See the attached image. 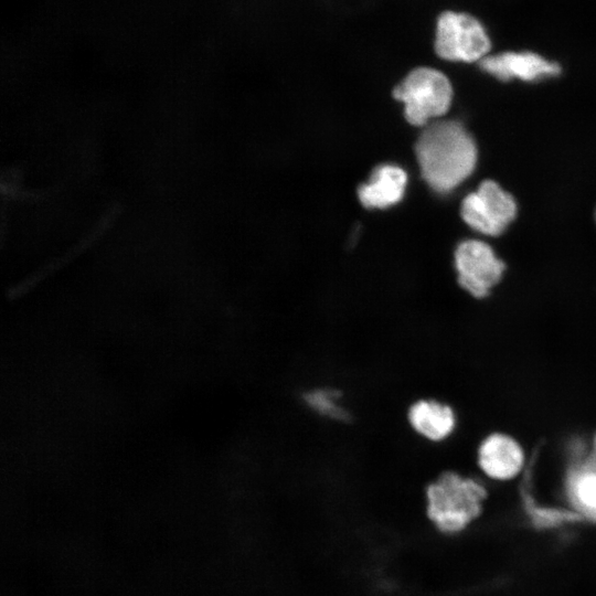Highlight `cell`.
Instances as JSON below:
<instances>
[{
  "label": "cell",
  "mask_w": 596,
  "mask_h": 596,
  "mask_svg": "<svg viewBox=\"0 0 596 596\" xmlns=\"http://www.w3.org/2000/svg\"><path fill=\"white\" fill-rule=\"evenodd\" d=\"M406 423L414 435L439 443L454 432L456 416L449 405L435 398L419 397L408 404Z\"/></svg>",
  "instance_id": "cell-8"
},
{
  "label": "cell",
  "mask_w": 596,
  "mask_h": 596,
  "mask_svg": "<svg viewBox=\"0 0 596 596\" xmlns=\"http://www.w3.org/2000/svg\"><path fill=\"white\" fill-rule=\"evenodd\" d=\"M480 67L500 81L519 78L525 82L555 76L561 72L558 64L532 52H504L485 56Z\"/></svg>",
  "instance_id": "cell-7"
},
{
  "label": "cell",
  "mask_w": 596,
  "mask_h": 596,
  "mask_svg": "<svg viewBox=\"0 0 596 596\" xmlns=\"http://www.w3.org/2000/svg\"><path fill=\"white\" fill-rule=\"evenodd\" d=\"M490 47L485 28L472 15L447 10L437 17L434 50L440 58L471 63L487 56Z\"/></svg>",
  "instance_id": "cell-4"
},
{
  "label": "cell",
  "mask_w": 596,
  "mask_h": 596,
  "mask_svg": "<svg viewBox=\"0 0 596 596\" xmlns=\"http://www.w3.org/2000/svg\"><path fill=\"white\" fill-rule=\"evenodd\" d=\"M486 489L455 471H444L425 488L426 514L443 532L466 528L481 512Z\"/></svg>",
  "instance_id": "cell-2"
},
{
  "label": "cell",
  "mask_w": 596,
  "mask_h": 596,
  "mask_svg": "<svg viewBox=\"0 0 596 596\" xmlns=\"http://www.w3.org/2000/svg\"><path fill=\"white\" fill-rule=\"evenodd\" d=\"M595 450H596V438H595Z\"/></svg>",
  "instance_id": "cell-13"
},
{
  "label": "cell",
  "mask_w": 596,
  "mask_h": 596,
  "mask_svg": "<svg viewBox=\"0 0 596 596\" xmlns=\"http://www.w3.org/2000/svg\"><path fill=\"white\" fill-rule=\"evenodd\" d=\"M523 465V453L517 441L505 435L489 436L479 448V466L491 478H513Z\"/></svg>",
  "instance_id": "cell-9"
},
{
  "label": "cell",
  "mask_w": 596,
  "mask_h": 596,
  "mask_svg": "<svg viewBox=\"0 0 596 596\" xmlns=\"http://www.w3.org/2000/svg\"><path fill=\"white\" fill-rule=\"evenodd\" d=\"M393 96L405 105V117L414 126H424L449 108L453 88L440 71L419 66L412 70L393 89Z\"/></svg>",
  "instance_id": "cell-3"
},
{
  "label": "cell",
  "mask_w": 596,
  "mask_h": 596,
  "mask_svg": "<svg viewBox=\"0 0 596 596\" xmlns=\"http://www.w3.org/2000/svg\"><path fill=\"white\" fill-rule=\"evenodd\" d=\"M455 267L460 287L477 298L488 296L501 279L504 264L492 248L477 240L461 242L455 252Z\"/></svg>",
  "instance_id": "cell-6"
},
{
  "label": "cell",
  "mask_w": 596,
  "mask_h": 596,
  "mask_svg": "<svg viewBox=\"0 0 596 596\" xmlns=\"http://www.w3.org/2000/svg\"><path fill=\"white\" fill-rule=\"evenodd\" d=\"M406 180L403 169L396 166H381L374 170L369 183L359 188V199L366 207L391 206L402 199Z\"/></svg>",
  "instance_id": "cell-10"
},
{
  "label": "cell",
  "mask_w": 596,
  "mask_h": 596,
  "mask_svg": "<svg viewBox=\"0 0 596 596\" xmlns=\"http://www.w3.org/2000/svg\"><path fill=\"white\" fill-rule=\"evenodd\" d=\"M515 213L513 198L491 180L483 181L461 204L464 221L475 231L490 236L501 234Z\"/></svg>",
  "instance_id": "cell-5"
},
{
  "label": "cell",
  "mask_w": 596,
  "mask_h": 596,
  "mask_svg": "<svg viewBox=\"0 0 596 596\" xmlns=\"http://www.w3.org/2000/svg\"><path fill=\"white\" fill-rule=\"evenodd\" d=\"M567 487L574 503L585 513L596 517V453L570 473Z\"/></svg>",
  "instance_id": "cell-12"
},
{
  "label": "cell",
  "mask_w": 596,
  "mask_h": 596,
  "mask_svg": "<svg viewBox=\"0 0 596 596\" xmlns=\"http://www.w3.org/2000/svg\"><path fill=\"white\" fill-rule=\"evenodd\" d=\"M422 175L439 192H449L473 171L477 148L465 127L455 120L427 126L415 145Z\"/></svg>",
  "instance_id": "cell-1"
},
{
  "label": "cell",
  "mask_w": 596,
  "mask_h": 596,
  "mask_svg": "<svg viewBox=\"0 0 596 596\" xmlns=\"http://www.w3.org/2000/svg\"><path fill=\"white\" fill-rule=\"evenodd\" d=\"M302 404L316 416L334 423H345L351 414L344 403V393L333 385H317L300 395Z\"/></svg>",
  "instance_id": "cell-11"
}]
</instances>
